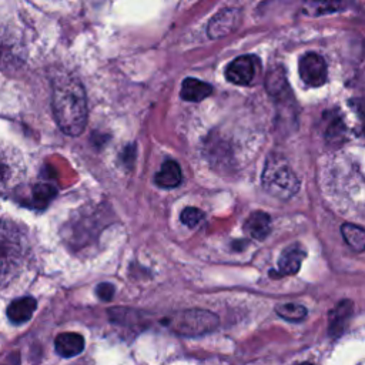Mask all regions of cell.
Here are the masks:
<instances>
[{
    "label": "cell",
    "instance_id": "obj_1",
    "mask_svg": "<svg viewBox=\"0 0 365 365\" xmlns=\"http://www.w3.org/2000/svg\"><path fill=\"white\" fill-rule=\"evenodd\" d=\"M51 107L60 130L71 137L80 135L87 124V98L83 84L71 76L53 80Z\"/></svg>",
    "mask_w": 365,
    "mask_h": 365
},
{
    "label": "cell",
    "instance_id": "obj_2",
    "mask_svg": "<svg viewBox=\"0 0 365 365\" xmlns=\"http://www.w3.org/2000/svg\"><path fill=\"white\" fill-rule=\"evenodd\" d=\"M30 244L26 231L11 220L0 218V289L16 281L27 268Z\"/></svg>",
    "mask_w": 365,
    "mask_h": 365
},
{
    "label": "cell",
    "instance_id": "obj_3",
    "mask_svg": "<svg viewBox=\"0 0 365 365\" xmlns=\"http://www.w3.org/2000/svg\"><path fill=\"white\" fill-rule=\"evenodd\" d=\"M261 184L269 195L279 200H289L299 190L298 177L288 161L278 154H271L267 158L261 174Z\"/></svg>",
    "mask_w": 365,
    "mask_h": 365
},
{
    "label": "cell",
    "instance_id": "obj_4",
    "mask_svg": "<svg viewBox=\"0 0 365 365\" xmlns=\"http://www.w3.org/2000/svg\"><path fill=\"white\" fill-rule=\"evenodd\" d=\"M218 322V317L214 312L201 308H191L170 318L168 327L174 334L182 336H200L217 329Z\"/></svg>",
    "mask_w": 365,
    "mask_h": 365
},
{
    "label": "cell",
    "instance_id": "obj_5",
    "mask_svg": "<svg viewBox=\"0 0 365 365\" xmlns=\"http://www.w3.org/2000/svg\"><path fill=\"white\" fill-rule=\"evenodd\" d=\"M24 167L17 151L0 144V198L10 195L23 181Z\"/></svg>",
    "mask_w": 365,
    "mask_h": 365
},
{
    "label": "cell",
    "instance_id": "obj_6",
    "mask_svg": "<svg viewBox=\"0 0 365 365\" xmlns=\"http://www.w3.org/2000/svg\"><path fill=\"white\" fill-rule=\"evenodd\" d=\"M301 80L309 87H319L328 78V67L324 57L318 53L309 51L299 58L298 66Z\"/></svg>",
    "mask_w": 365,
    "mask_h": 365
},
{
    "label": "cell",
    "instance_id": "obj_7",
    "mask_svg": "<svg viewBox=\"0 0 365 365\" xmlns=\"http://www.w3.org/2000/svg\"><path fill=\"white\" fill-rule=\"evenodd\" d=\"M258 71V60L254 56H240L225 68V78L237 86H248L254 81Z\"/></svg>",
    "mask_w": 365,
    "mask_h": 365
},
{
    "label": "cell",
    "instance_id": "obj_8",
    "mask_svg": "<svg viewBox=\"0 0 365 365\" xmlns=\"http://www.w3.org/2000/svg\"><path fill=\"white\" fill-rule=\"evenodd\" d=\"M240 14L235 9H225L215 14L208 24V36L211 38H220L230 34L238 24Z\"/></svg>",
    "mask_w": 365,
    "mask_h": 365
},
{
    "label": "cell",
    "instance_id": "obj_9",
    "mask_svg": "<svg viewBox=\"0 0 365 365\" xmlns=\"http://www.w3.org/2000/svg\"><path fill=\"white\" fill-rule=\"evenodd\" d=\"M307 252L299 244H292L287 247L278 259V272L279 275H294L299 271L301 264Z\"/></svg>",
    "mask_w": 365,
    "mask_h": 365
},
{
    "label": "cell",
    "instance_id": "obj_10",
    "mask_svg": "<svg viewBox=\"0 0 365 365\" xmlns=\"http://www.w3.org/2000/svg\"><path fill=\"white\" fill-rule=\"evenodd\" d=\"M56 351L63 358H73L84 349V338L77 332H63L56 336Z\"/></svg>",
    "mask_w": 365,
    "mask_h": 365
},
{
    "label": "cell",
    "instance_id": "obj_11",
    "mask_svg": "<svg viewBox=\"0 0 365 365\" xmlns=\"http://www.w3.org/2000/svg\"><path fill=\"white\" fill-rule=\"evenodd\" d=\"M37 308V301L33 297H21L14 299L9 307H7V317L13 324H24L27 322L33 312Z\"/></svg>",
    "mask_w": 365,
    "mask_h": 365
},
{
    "label": "cell",
    "instance_id": "obj_12",
    "mask_svg": "<svg viewBox=\"0 0 365 365\" xmlns=\"http://www.w3.org/2000/svg\"><path fill=\"white\" fill-rule=\"evenodd\" d=\"M352 311H354V305L349 299L339 301V304L332 311H329V328H328L329 335L338 336L339 334L344 332L348 324V319L352 315Z\"/></svg>",
    "mask_w": 365,
    "mask_h": 365
},
{
    "label": "cell",
    "instance_id": "obj_13",
    "mask_svg": "<svg viewBox=\"0 0 365 365\" xmlns=\"http://www.w3.org/2000/svg\"><path fill=\"white\" fill-rule=\"evenodd\" d=\"M244 231L255 240H264L271 231V218L264 211H254L244 222Z\"/></svg>",
    "mask_w": 365,
    "mask_h": 365
},
{
    "label": "cell",
    "instance_id": "obj_14",
    "mask_svg": "<svg viewBox=\"0 0 365 365\" xmlns=\"http://www.w3.org/2000/svg\"><path fill=\"white\" fill-rule=\"evenodd\" d=\"M181 168L174 160L164 161L160 171L155 174V182L163 188H174L181 182Z\"/></svg>",
    "mask_w": 365,
    "mask_h": 365
},
{
    "label": "cell",
    "instance_id": "obj_15",
    "mask_svg": "<svg viewBox=\"0 0 365 365\" xmlns=\"http://www.w3.org/2000/svg\"><path fill=\"white\" fill-rule=\"evenodd\" d=\"M212 93V87L198 78L187 77L181 84V97L187 101H201Z\"/></svg>",
    "mask_w": 365,
    "mask_h": 365
},
{
    "label": "cell",
    "instance_id": "obj_16",
    "mask_svg": "<svg viewBox=\"0 0 365 365\" xmlns=\"http://www.w3.org/2000/svg\"><path fill=\"white\" fill-rule=\"evenodd\" d=\"M344 0H302V10L308 16H322L341 10Z\"/></svg>",
    "mask_w": 365,
    "mask_h": 365
},
{
    "label": "cell",
    "instance_id": "obj_17",
    "mask_svg": "<svg viewBox=\"0 0 365 365\" xmlns=\"http://www.w3.org/2000/svg\"><path fill=\"white\" fill-rule=\"evenodd\" d=\"M341 234L345 242L356 252H362L365 250V231L362 227L345 222L341 225Z\"/></svg>",
    "mask_w": 365,
    "mask_h": 365
},
{
    "label": "cell",
    "instance_id": "obj_18",
    "mask_svg": "<svg viewBox=\"0 0 365 365\" xmlns=\"http://www.w3.org/2000/svg\"><path fill=\"white\" fill-rule=\"evenodd\" d=\"M275 312L281 318H284L289 322H298V321H302L307 317V308L301 304H297V302L278 304L275 307Z\"/></svg>",
    "mask_w": 365,
    "mask_h": 365
},
{
    "label": "cell",
    "instance_id": "obj_19",
    "mask_svg": "<svg viewBox=\"0 0 365 365\" xmlns=\"http://www.w3.org/2000/svg\"><path fill=\"white\" fill-rule=\"evenodd\" d=\"M181 221L184 225L190 227V228H194L197 225H200L202 222V220L205 218L204 212L200 210V208H195V207H185L181 212Z\"/></svg>",
    "mask_w": 365,
    "mask_h": 365
},
{
    "label": "cell",
    "instance_id": "obj_20",
    "mask_svg": "<svg viewBox=\"0 0 365 365\" xmlns=\"http://www.w3.org/2000/svg\"><path fill=\"white\" fill-rule=\"evenodd\" d=\"M96 294L101 301H110L114 295V287L110 282H101L97 285Z\"/></svg>",
    "mask_w": 365,
    "mask_h": 365
},
{
    "label": "cell",
    "instance_id": "obj_21",
    "mask_svg": "<svg viewBox=\"0 0 365 365\" xmlns=\"http://www.w3.org/2000/svg\"><path fill=\"white\" fill-rule=\"evenodd\" d=\"M1 365H19V355L17 354H11L10 356H7Z\"/></svg>",
    "mask_w": 365,
    "mask_h": 365
},
{
    "label": "cell",
    "instance_id": "obj_22",
    "mask_svg": "<svg viewBox=\"0 0 365 365\" xmlns=\"http://www.w3.org/2000/svg\"><path fill=\"white\" fill-rule=\"evenodd\" d=\"M299 365H314V364H311V362H302V364H299Z\"/></svg>",
    "mask_w": 365,
    "mask_h": 365
}]
</instances>
